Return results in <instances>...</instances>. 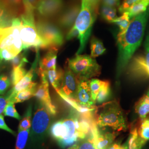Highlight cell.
<instances>
[{"instance_id": "ac0fdd59", "label": "cell", "mask_w": 149, "mask_h": 149, "mask_svg": "<svg viewBox=\"0 0 149 149\" xmlns=\"http://www.w3.org/2000/svg\"><path fill=\"white\" fill-rule=\"evenodd\" d=\"M58 52V47L49 48L48 52L40 60L38 73L56 68Z\"/></svg>"}, {"instance_id": "4dcf8cb0", "label": "cell", "mask_w": 149, "mask_h": 149, "mask_svg": "<svg viewBox=\"0 0 149 149\" xmlns=\"http://www.w3.org/2000/svg\"><path fill=\"white\" fill-rule=\"evenodd\" d=\"M24 66V65H21L13 69L11 74V80L13 85H15L27 74Z\"/></svg>"}, {"instance_id": "7402d4cb", "label": "cell", "mask_w": 149, "mask_h": 149, "mask_svg": "<svg viewBox=\"0 0 149 149\" xmlns=\"http://www.w3.org/2000/svg\"><path fill=\"white\" fill-rule=\"evenodd\" d=\"M135 111L141 119L149 114V88L148 92L143 96L135 106Z\"/></svg>"}, {"instance_id": "4fadbf2b", "label": "cell", "mask_w": 149, "mask_h": 149, "mask_svg": "<svg viewBox=\"0 0 149 149\" xmlns=\"http://www.w3.org/2000/svg\"><path fill=\"white\" fill-rule=\"evenodd\" d=\"M63 6V0H38L36 10L41 17L48 18L58 14Z\"/></svg>"}, {"instance_id": "9a60e30c", "label": "cell", "mask_w": 149, "mask_h": 149, "mask_svg": "<svg viewBox=\"0 0 149 149\" xmlns=\"http://www.w3.org/2000/svg\"><path fill=\"white\" fill-rule=\"evenodd\" d=\"M91 133L97 149H108L113 143L116 137L113 133L100 130L96 122L93 124Z\"/></svg>"}, {"instance_id": "5bb4252c", "label": "cell", "mask_w": 149, "mask_h": 149, "mask_svg": "<svg viewBox=\"0 0 149 149\" xmlns=\"http://www.w3.org/2000/svg\"><path fill=\"white\" fill-rule=\"evenodd\" d=\"M39 52L37 50L36 58L35 59L34 63L32 64V67L31 68L29 71L27 72V74H25V76L17 84H16L15 85L13 86V88L8 93V95H7L8 102L10 101L11 99L16 95L17 92L24 88H26L33 82L32 80L34 77V76L37 69L38 63L39 61Z\"/></svg>"}, {"instance_id": "60d3db41", "label": "cell", "mask_w": 149, "mask_h": 149, "mask_svg": "<svg viewBox=\"0 0 149 149\" xmlns=\"http://www.w3.org/2000/svg\"><path fill=\"white\" fill-rule=\"evenodd\" d=\"M7 103L8 100L7 96H0V115L3 113Z\"/></svg>"}, {"instance_id": "e0dca14e", "label": "cell", "mask_w": 149, "mask_h": 149, "mask_svg": "<svg viewBox=\"0 0 149 149\" xmlns=\"http://www.w3.org/2000/svg\"><path fill=\"white\" fill-rule=\"evenodd\" d=\"M80 8L81 7L78 4H74L68 7L59 16L58 20L59 26L65 29L72 27L79 13Z\"/></svg>"}, {"instance_id": "b9f144b4", "label": "cell", "mask_w": 149, "mask_h": 149, "mask_svg": "<svg viewBox=\"0 0 149 149\" xmlns=\"http://www.w3.org/2000/svg\"><path fill=\"white\" fill-rule=\"evenodd\" d=\"M85 1L92 7L93 10L95 11L96 13H98V6L101 0H85Z\"/></svg>"}, {"instance_id": "cb8c5ba5", "label": "cell", "mask_w": 149, "mask_h": 149, "mask_svg": "<svg viewBox=\"0 0 149 149\" xmlns=\"http://www.w3.org/2000/svg\"><path fill=\"white\" fill-rule=\"evenodd\" d=\"M91 56L96 58L106 52V48L101 41L96 37H92L91 40Z\"/></svg>"}, {"instance_id": "8fae6325", "label": "cell", "mask_w": 149, "mask_h": 149, "mask_svg": "<svg viewBox=\"0 0 149 149\" xmlns=\"http://www.w3.org/2000/svg\"><path fill=\"white\" fill-rule=\"evenodd\" d=\"M79 82L80 80L72 71L69 68H66L60 88L56 92L58 93L75 100Z\"/></svg>"}, {"instance_id": "7dc6e473", "label": "cell", "mask_w": 149, "mask_h": 149, "mask_svg": "<svg viewBox=\"0 0 149 149\" xmlns=\"http://www.w3.org/2000/svg\"><path fill=\"white\" fill-rule=\"evenodd\" d=\"M0 62H1V60H0Z\"/></svg>"}, {"instance_id": "f1b7e54d", "label": "cell", "mask_w": 149, "mask_h": 149, "mask_svg": "<svg viewBox=\"0 0 149 149\" xmlns=\"http://www.w3.org/2000/svg\"><path fill=\"white\" fill-rule=\"evenodd\" d=\"M139 136L145 140L149 141V114L141 119L140 127L138 128Z\"/></svg>"}, {"instance_id": "484cf974", "label": "cell", "mask_w": 149, "mask_h": 149, "mask_svg": "<svg viewBox=\"0 0 149 149\" xmlns=\"http://www.w3.org/2000/svg\"><path fill=\"white\" fill-rule=\"evenodd\" d=\"M101 15L104 20L112 23L117 17V9L114 7L103 5L101 8Z\"/></svg>"}, {"instance_id": "5b68a950", "label": "cell", "mask_w": 149, "mask_h": 149, "mask_svg": "<svg viewBox=\"0 0 149 149\" xmlns=\"http://www.w3.org/2000/svg\"><path fill=\"white\" fill-rule=\"evenodd\" d=\"M51 116L43 103L38 102L34 108L29 136L32 145H38L43 142L50 127Z\"/></svg>"}, {"instance_id": "7a4b0ae2", "label": "cell", "mask_w": 149, "mask_h": 149, "mask_svg": "<svg viewBox=\"0 0 149 149\" xmlns=\"http://www.w3.org/2000/svg\"><path fill=\"white\" fill-rule=\"evenodd\" d=\"M49 131L52 136L63 149L76 143L80 139L76 128L73 111L68 117L53 123Z\"/></svg>"}, {"instance_id": "d590c367", "label": "cell", "mask_w": 149, "mask_h": 149, "mask_svg": "<svg viewBox=\"0 0 149 149\" xmlns=\"http://www.w3.org/2000/svg\"><path fill=\"white\" fill-rule=\"evenodd\" d=\"M38 0H22L24 6V13L34 14V11L36 10V7Z\"/></svg>"}, {"instance_id": "f6af8a7d", "label": "cell", "mask_w": 149, "mask_h": 149, "mask_svg": "<svg viewBox=\"0 0 149 149\" xmlns=\"http://www.w3.org/2000/svg\"><path fill=\"white\" fill-rule=\"evenodd\" d=\"M79 143H74V144L70 146L67 149H79Z\"/></svg>"}, {"instance_id": "603a6c76", "label": "cell", "mask_w": 149, "mask_h": 149, "mask_svg": "<svg viewBox=\"0 0 149 149\" xmlns=\"http://www.w3.org/2000/svg\"><path fill=\"white\" fill-rule=\"evenodd\" d=\"M149 7V0H140L134 5L131 6L125 12L132 19L135 16L142 13L146 11Z\"/></svg>"}, {"instance_id": "277c9868", "label": "cell", "mask_w": 149, "mask_h": 149, "mask_svg": "<svg viewBox=\"0 0 149 149\" xmlns=\"http://www.w3.org/2000/svg\"><path fill=\"white\" fill-rule=\"evenodd\" d=\"M97 16V13L93 10L85 0H82L79 13L72 26L78 32L77 38L80 40V47L76 55H79L85 49Z\"/></svg>"}, {"instance_id": "83f0119b", "label": "cell", "mask_w": 149, "mask_h": 149, "mask_svg": "<svg viewBox=\"0 0 149 149\" xmlns=\"http://www.w3.org/2000/svg\"><path fill=\"white\" fill-rule=\"evenodd\" d=\"M30 133V129L18 130L15 149H25Z\"/></svg>"}, {"instance_id": "d6986e66", "label": "cell", "mask_w": 149, "mask_h": 149, "mask_svg": "<svg viewBox=\"0 0 149 149\" xmlns=\"http://www.w3.org/2000/svg\"><path fill=\"white\" fill-rule=\"evenodd\" d=\"M37 74L38 76L44 74L56 91L60 90L64 74V71L61 69L55 68Z\"/></svg>"}, {"instance_id": "8992f818", "label": "cell", "mask_w": 149, "mask_h": 149, "mask_svg": "<svg viewBox=\"0 0 149 149\" xmlns=\"http://www.w3.org/2000/svg\"><path fill=\"white\" fill-rule=\"evenodd\" d=\"M68 65L79 80H90L101 74V66L95 58L87 55H76L74 58L68 60Z\"/></svg>"}, {"instance_id": "74e56055", "label": "cell", "mask_w": 149, "mask_h": 149, "mask_svg": "<svg viewBox=\"0 0 149 149\" xmlns=\"http://www.w3.org/2000/svg\"><path fill=\"white\" fill-rule=\"evenodd\" d=\"M16 55L12 50L7 49H0V60H5L6 61L11 60Z\"/></svg>"}, {"instance_id": "52a82bcc", "label": "cell", "mask_w": 149, "mask_h": 149, "mask_svg": "<svg viewBox=\"0 0 149 149\" xmlns=\"http://www.w3.org/2000/svg\"><path fill=\"white\" fill-rule=\"evenodd\" d=\"M20 18L21 24L19 26V33L23 49L34 48L36 51L40 48L45 49L43 40L38 34L34 14L24 13Z\"/></svg>"}, {"instance_id": "bcb514c9", "label": "cell", "mask_w": 149, "mask_h": 149, "mask_svg": "<svg viewBox=\"0 0 149 149\" xmlns=\"http://www.w3.org/2000/svg\"></svg>"}, {"instance_id": "ab89813d", "label": "cell", "mask_w": 149, "mask_h": 149, "mask_svg": "<svg viewBox=\"0 0 149 149\" xmlns=\"http://www.w3.org/2000/svg\"><path fill=\"white\" fill-rule=\"evenodd\" d=\"M0 129L4 130L6 132L11 133V134H13V135H16L15 132L9 128L8 126L6 124L4 119V117L2 114L0 115Z\"/></svg>"}, {"instance_id": "7bdbcfd3", "label": "cell", "mask_w": 149, "mask_h": 149, "mask_svg": "<svg viewBox=\"0 0 149 149\" xmlns=\"http://www.w3.org/2000/svg\"><path fill=\"white\" fill-rule=\"evenodd\" d=\"M120 0H102L103 5L117 7L120 6Z\"/></svg>"}, {"instance_id": "44dd1931", "label": "cell", "mask_w": 149, "mask_h": 149, "mask_svg": "<svg viewBox=\"0 0 149 149\" xmlns=\"http://www.w3.org/2000/svg\"><path fill=\"white\" fill-rule=\"evenodd\" d=\"M37 87V84L35 82H33L27 88L17 92L16 95L8 102H12L15 103H18L29 100L34 96Z\"/></svg>"}, {"instance_id": "ee69618b", "label": "cell", "mask_w": 149, "mask_h": 149, "mask_svg": "<svg viewBox=\"0 0 149 149\" xmlns=\"http://www.w3.org/2000/svg\"><path fill=\"white\" fill-rule=\"evenodd\" d=\"M122 145H120L118 143H112L107 149H122Z\"/></svg>"}, {"instance_id": "6da1fadb", "label": "cell", "mask_w": 149, "mask_h": 149, "mask_svg": "<svg viewBox=\"0 0 149 149\" xmlns=\"http://www.w3.org/2000/svg\"><path fill=\"white\" fill-rule=\"evenodd\" d=\"M149 18V6L146 11L132 19L126 30L119 32L117 37V80L126 69L134 54L142 42Z\"/></svg>"}, {"instance_id": "1f68e13d", "label": "cell", "mask_w": 149, "mask_h": 149, "mask_svg": "<svg viewBox=\"0 0 149 149\" xmlns=\"http://www.w3.org/2000/svg\"><path fill=\"white\" fill-rule=\"evenodd\" d=\"M103 81L97 79H92L89 80V86L90 88L92 98L96 103V98L101 88Z\"/></svg>"}, {"instance_id": "d4e9b609", "label": "cell", "mask_w": 149, "mask_h": 149, "mask_svg": "<svg viewBox=\"0 0 149 149\" xmlns=\"http://www.w3.org/2000/svg\"><path fill=\"white\" fill-rule=\"evenodd\" d=\"M111 86L108 81H103L101 88L96 98V103L101 104L106 102L111 96Z\"/></svg>"}, {"instance_id": "e575fe53", "label": "cell", "mask_w": 149, "mask_h": 149, "mask_svg": "<svg viewBox=\"0 0 149 149\" xmlns=\"http://www.w3.org/2000/svg\"><path fill=\"white\" fill-rule=\"evenodd\" d=\"M28 62V61L24 52L22 54H18L11 60V64L12 65L13 69L19 65H25Z\"/></svg>"}, {"instance_id": "4316f807", "label": "cell", "mask_w": 149, "mask_h": 149, "mask_svg": "<svg viewBox=\"0 0 149 149\" xmlns=\"http://www.w3.org/2000/svg\"><path fill=\"white\" fill-rule=\"evenodd\" d=\"M32 106L30 104L27 108L23 117L20 120L18 126V130H23L30 129L32 125Z\"/></svg>"}, {"instance_id": "ffe728a7", "label": "cell", "mask_w": 149, "mask_h": 149, "mask_svg": "<svg viewBox=\"0 0 149 149\" xmlns=\"http://www.w3.org/2000/svg\"><path fill=\"white\" fill-rule=\"evenodd\" d=\"M146 141L141 138L138 133V127L133 128L127 140L123 146L125 149H141Z\"/></svg>"}, {"instance_id": "d6a6232c", "label": "cell", "mask_w": 149, "mask_h": 149, "mask_svg": "<svg viewBox=\"0 0 149 149\" xmlns=\"http://www.w3.org/2000/svg\"><path fill=\"white\" fill-rule=\"evenodd\" d=\"M3 114L5 116L13 118L18 120H20L22 119L21 116L16 110L15 106V103L12 102H8L3 112Z\"/></svg>"}, {"instance_id": "30bf717a", "label": "cell", "mask_w": 149, "mask_h": 149, "mask_svg": "<svg viewBox=\"0 0 149 149\" xmlns=\"http://www.w3.org/2000/svg\"><path fill=\"white\" fill-rule=\"evenodd\" d=\"M7 48L12 50L16 55L21 52L23 49L20 37L19 26H11L3 28L0 40V49Z\"/></svg>"}, {"instance_id": "7c38bea8", "label": "cell", "mask_w": 149, "mask_h": 149, "mask_svg": "<svg viewBox=\"0 0 149 149\" xmlns=\"http://www.w3.org/2000/svg\"><path fill=\"white\" fill-rule=\"evenodd\" d=\"M39 77L40 78L41 82L37 87L34 96L37 97L39 101L42 103L45 106L51 115L55 116L57 113V111L50 98L49 81L44 74L40 76Z\"/></svg>"}, {"instance_id": "2e32d148", "label": "cell", "mask_w": 149, "mask_h": 149, "mask_svg": "<svg viewBox=\"0 0 149 149\" xmlns=\"http://www.w3.org/2000/svg\"><path fill=\"white\" fill-rule=\"evenodd\" d=\"M89 80H80L75 100L82 106L92 107L95 106L96 103L92 98L89 86Z\"/></svg>"}, {"instance_id": "ba28073f", "label": "cell", "mask_w": 149, "mask_h": 149, "mask_svg": "<svg viewBox=\"0 0 149 149\" xmlns=\"http://www.w3.org/2000/svg\"><path fill=\"white\" fill-rule=\"evenodd\" d=\"M126 69L130 79L140 80L149 78V28L145 40L144 54L131 59Z\"/></svg>"}, {"instance_id": "9c48e42d", "label": "cell", "mask_w": 149, "mask_h": 149, "mask_svg": "<svg viewBox=\"0 0 149 149\" xmlns=\"http://www.w3.org/2000/svg\"><path fill=\"white\" fill-rule=\"evenodd\" d=\"M36 25L45 49L58 47L64 43L63 34L55 24L46 20H39Z\"/></svg>"}, {"instance_id": "f546056e", "label": "cell", "mask_w": 149, "mask_h": 149, "mask_svg": "<svg viewBox=\"0 0 149 149\" xmlns=\"http://www.w3.org/2000/svg\"><path fill=\"white\" fill-rule=\"evenodd\" d=\"M131 19L128 16L127 12H124L122 15L117 17L115 19H114L112 23L116 24L119 28V32H124L127 29L130 23Z\"/></svg>"}, {"instance_id": "836d02e7", "label": "cell", "mask_w": 149, "mask_h": 149, "mask_svg": "<svg viewBox=\"0 0 149 149\" xmlns=\"http://www.w3.org/2000/svg\"><path fill=\"white\" fill-rule=\"evenodd\" d=\"M79 149H97L91 133L79 143Z\"/></svg>"}, {"instance_id": "8d00e7d4", "label": "cell", "mask_w": 149, "mask_h": 149, "mask_svg": "<svg viewBox=\"0 0 149 149\" xmlns=\"http://www.w3.org/2000/svg\"><path fill=\"white\" fill-rule=\"evenodd\" d=\"M11 85V81L8 77L5 74L0 76V95L5 93Z\"/></svg>"}, {"instance_id": "3957f363", "label": "cell", "mask_w": 149, "mask_h": 149, "mask_svg": "<svg viewBox=\"0 0 149 149\" xmlns=\"http://www.w3.org/2000/svg\"><path fill=\"white\" fill-rule=\"evenodd\" d=\"M96 120L98 128L108 127L118 132L125 131L128 128L125 115L117 101L106 103Z\"/></svg>"}, {"instance_id": "f35d334b", "label": "cell", "mask_w": 149, "mask_h": 149, "mask_svg": "<svg viewBox=\"0 0 149 149\" xmlns=\"http://www.w3.org/2000/svg\"><path fill=\"white\" fill-rule=\"evenodd\" d=\"M140 0H123L122 3L119 6V11L120 13H123L131 6L136 3Z\"/></svg>"}]
</instances>
